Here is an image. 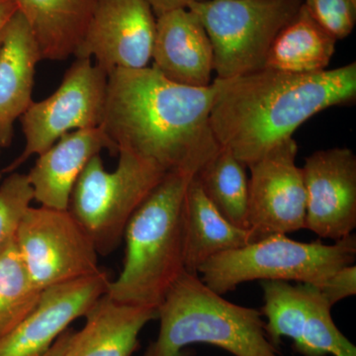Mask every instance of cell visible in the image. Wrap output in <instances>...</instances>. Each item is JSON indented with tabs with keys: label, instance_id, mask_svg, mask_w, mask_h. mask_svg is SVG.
I'll list each match as a JSON object with an SVG mask.
<instances>
[{
	"label": "cell",
	"instance_id": "cell-1",
	"mask_svg": "<svg viewBox=\"0 0 356 356\" xmlns=\"http://www.w3.org/2000/svg\"><path fill=\"white\" fill-rule=\"evenodd\" d=\"M215 86L173 83L154 67L108 74L102 127L119 151L166 173L194 177L219 152L210 115Z\"/></svg>",
	"mask_w": 356,
	"mask_h": 356
},
{
	"label": "cell",
	"instance_id": "cell-2",
	"mask_svg": "<svg viewBox=\"0 0 356 356\" xmlns=\"http://www.w3.org/2000/svg\"><path fill=\"white\" fill-rule=\"evenodd\" d=\"M210 122L220 147L248 166L314 115L356 98V64L297 74L269 69L216 79Z\"/></svg>",
	"mask_w": 356,
	"mask_h": 356
},
{
	"label": "cell",
	"instance_id": "cell-3",
	"mask_svg": "<svg viewBox=\"0 0 356 356\" xmlns=\"http://www.w3.org/2000/svg\"><path fill=\"white\" fill-rule=\"evenodd\" d=\"M192 177L166 173L134 213L124 233L123 268L107 288L112 299L158 309L185 271L182 208Z\"/></svg>",
	"mask_w": 356,
	"mask_h": 356
},
{
	"label": "cell",
	"instance_id": "cell-4",
	"mask_svg": "<svg viewBox=\"0 0 356 356\" xmlns=\"http://www.w3.org/2000/svg\"><path fill=\"white\" fill-rule=\"evenodd\" d=\"M158 337L144 356H188L185 348L206 343L234 356H282L267 339L261 312L232 303L198 273L184 271L158 307Z\"/></svg>",
	"mask_w": 356,
	"mask_h": 356
},
{
	"label": "cell",
	"instance_id": "cell-5",
	"mask_svg": "<svg viewBox=\"0 0 356 356\" xmlns=\"http://www.w3.org/2000/svg\"><path fill=\"white\" fill-rule=\"evenodd\" d=\"M355 257L353 234L332 245L273 235L216 255L200 267L198 274L220 295L254 280L296 281L321 287L341 267L355 264Z\"/></svg>",
	"mask_w": 356,
	"mask_h": 356
},
{
	"label": "cell",
	"instance_id": "cell-6",
	"mask_svg": "<svg viewBox=\"0 0 356 356\" xmlns=\"http://www.w3.org/2000/svg\"><path fill=\"white\" fill-rule=\"evenodd\" d=\"M118 165L108 172L100 154L89 161L74 185L69 210L88 232L99 255L120 245L134 213L166 172L152 161L118 152Z\"/></svg>",
	"mask_w": 356,
	"mask_h": 356
},
{
	"label": "cell",
	"instance_id": "cell-7",
	"mask_svg": "<svg viewBox=\"0 0 356 356\" xmlns=\"http://www.w3.org/2000/svg\"><path fill=\"white\" fill-rule=\"evenodd\" d=\"M302 0H202L188 9L202 23L214 51L217 79L264 69L278 33L294 18Z\"/></svg>",
	"mask_w": 356,
	"mask_h": 356
},
{
	"label": "cell",
	"instance_id": "cell-8",
	"mask_svg": "<svg viewBox=\"0 0 356 356\" xmlns=\"http://www.w3.org/2000/svg\"><path fill=\"white\" fill-rule=\"evenodd\" d=\"M14 238L30 280L41 291L102 270L95 243L69 209L30 206Z\"/></svg>",
	"mask_w": 356,
	"mask_h": 356
},
{
	"label": "cell",
	"instance_id": "cell-9",
	"mask_svg": "<svg viewBox=\"0 0 356 356\" xmlns=\"http://www.w3.org/2000/svg\"><path fill=\"white\" fill-rule=\"evenodd\" d=\"M108 76L90 58H76L53 95L33 102L21 116L25 146L2 173L16 172L65 134L102 125Z\"/></svg>",
	"mask_w": 356,
	"mask_h": 356
},
{
	"label": "cell",
	"instance_id": "cell-10",
	"mask_svg": "<svg viewBox=\"0 0 356 356\" xmlns=\"http://www.w3.org/2000/svg\"><path fill=\"white\" fill-rule=\"evenodd\" d=\"M293 138L248 166V229L254 243L305 229L306 189Z\"/></svg>",
	"mask_w": 356,
	"mask_h": 356
},
{
	"label": "cell",
	"instance_id": "cell-11",
	"mask_svg": "<svg viewBox=\"0 0 356 356\" xmlns=\"http://www.w3.org/2000/svg\"><path fill=\"white\" fill-rule=\"evenodd\" d=\"M156 17L147 0H98L74 57L90 58L108 76L147 67Z\"/></svg>",
	"mask_w": 356,
	"mask_h": 356
},
{
	"label": "cell",
	"instance_id": "cell-12",
	"mask_svg": "<svg viewBox=\"0 0 356 356\" xmlns=\"http://www.w3.org/2000/svg\"><path fill=\"white\" fill-rule=\"evenodd\" d=\"M306 189L305 229L341 240L356 227V156L348 147L315 152L302 168Z\"/></svg>",
	"mask_w": 356,
	"mask_h": 356
},
{
	"label": "cell",
	"instance_id": "cell-13",
	"mask_svg": "<svg viewBox=\"0 0 356 356\" xmlns=\"http://www.w3.org/2000/svg\"><path fill=\"white\" fill-rule=\"evenodd\" d=\"M106 271L43 290L34 310L0 339V356H42L74 321L86 317L106 294Z\"/></svg>",
	"mask_w": 356,
	"mask_h": 356
},
{
	"label": "cell",
	"instance_id": "cell-14",
	"mask_svg": "<svg viewBox=\"0 0 356 356\" xmlns=\"http://www.w3.org/2000/svg\"><path fill=\"white\" fill-rule=\"evenodd\" d=\"M154 69L173 83L205 88L214 72V51L197 16L188 8L156 17Z\"/></svg>",
	"mask_w": 356,
	"mask_h": 356
},
{
	"label": "cell",
	"instance_id": "cell-15",
	"mask_svg": "<svg viewBox=\"0 0 356 356\" xmlns=\"http://www.w3.org/2000/svg\"><path fill=\"white\" fill-rule=\"evenodd\" d=\"M103 149L118 154L102 126L65 134L37 156L36 163L27 173L34 200L44 207L69 209L77 179L89 161Z\"/></svg>",
	"mask_w": 356,
	"mask_h": 356
},
{
	"label": "cell",
	"instance_id": "cell-16",
	"mask_svg": "<svg viewBox=\"0 0 356 356\" xmlns=\"http://www.w3.org/2000/svg\"><path fill=\"white\" fill-rule=\"evenodd\" d=\"M42 58L24 16L16 11L0 41V144L13 142L14 124L33 103L35 74Z\"/></svg>",
	"mask_w": 356,
	"mask_h": 356
},
{
	"label": "cell",
	"instance_id": "cell-17",
	"mask_svg": "<svg viewBox=\"0 0 356 356\" xmlns=\"http://www.w3.org/2000/svg\"><path fill=\"white\" fill-rule=\"evenodd\" d=\"M86 325L74 332L65 356H132L139 336L158 309L121 303L104 294L86 314Z\"/></svg>",
	"mask_w": 356,
	"mask_h": 356
},
{
	"label": "cell",
	"instance_id": "cell-18",
	"mask_svg": "<svg viewBox=\"0 0 356 356\" xmlns=\"http://www.w3.org/2000/svg\"><path fill=\"white\" fill-rule=\"evenodd\" d=\"M185 271L198 273L205 262L254 243L252 233L228 221L206 197L195 175L185 192L184 208Z\"/></svg>",
	"mask_w": 356,
	"mask_h": 356
},
{
	"label": "cell",
	"instance_id": "cell-19",
	"mask_svg": "<svg viewBox=\"0 0 356 356\" xmlns=\"http://www.w3.org/2000/svg\"><path fill=\"white\" fill-rule=\"evenodd\" d=\"M43 60H65L81 44L98 0H14Z\"/></svg>",
	"mask_w": 356,
	"mask_h": 356
},
{
	"label": "cell",
	"instance_id": "cell-20",
	"mask_svg": "<svg viewBox=\"0 0 356 356\" xmlns=\"http://www.w3.org/2000/svg\"><path fill=\"white\" fill-rule=\"evenodd\" d=\"M337 40L311 17L303 3L294 18L273 40L264 69L289 74H315L327 70Z\"/></svg>",
	"mask_w": 356,
	"mask_h": 356
},
{
	"label": "cell",
	"instance_id": "cell-21",
	"mask_svg": "<svg viewBox=\"0 0 356 356\" xmlns=\"http://www.w3.org/2000/svg\"><path fill=\"white\" fill-rule=\"evenodd\" d=\"M247 168L229 149L220 147L195 175L215 208L232 224L245 229H248Z\"/></svg>",
	"mask_w": 356,
	"mask_h": 356
},
{
	"label": "cell",
	"instance_id": "cell-22",
	"mask_svg": "<svg viewBox=\"0 0 356 356\" xmlns=\"http://www.w3.org/2000/svg\"><path fill=\"white\" fill-rule=\"evenodd\" d=\"M41 293L30 280L11 236L0 247V339L34 310Z\"/></svg>",
	"mask_w": 356,
	"mask_h": 356
},
{
	"label": "cell",
	"instance_id": "cell-23",
	"mask_svg": "<svg viewBox=\"0 0 356 356\" xmlns=\"http://www.w3.org/2000/svg\"><path fill=\"white\" fill-rule=\"evenodd\" d=\"M34 201L27 175L11 172L0 182V247L14 236L18 222Z\"/></svg>",
	"mask_w": 356,
	"mask_h": 356
},
{
	"label": "cell",
	"instance_id": "cell-24",
	"mask_svg": "<svg viewBox=\"0 0 356 356\" xmlns=\"http://www.w3.org/2000/svg\"><path fill=\"white\" fill-rule=\"evenodd\" d=\"M312 18L334 39L350 36L356 23V4L351 0H305Z\"/></svg>",
	"mask_w": 356,
	"mask_h": 356
},
{
	"label": "cell",
	"instance_id": "cell-25",
	"mask_svg": "<svg viewBox=\"0 0 356 356\" xmlns=\"http://www.w3.org/2000/svg\"><path fill=\"white\" fill-rule=\"evenodd\" d=\"M321 293L330 304L334 307L339 302L356 294V266L350 264L341 267L330 276L322 286L318 287Z\"/></svg>",
	"mask_w": 356,
	"mask_h": 356
},
{
	"label": "cell",
	"instance_id": "cell-26",
	"mask_svg": "<svg viewBox=\"0 0 356 356\" xmlns=\"http://www.w3.org/2000/svg\"><path fill=\"white\" fill-rule=\"evenodd\" d=\"M202 0H147V3L153 9L156 17L177 9H186L194 2Z\"/></svg>",
	"mask_w": 356,
	"mask_h": 356
},
{
	"label": "cell",
	"instance_id": "cell-27",
	"mask_svg": "<svg viewBox=\"0 0 356 356\" xmlns=\"http://www.w3.org/2000/svg\"><path fill=\"white\" fill-rule=\"evenodd\" d=\"M74 332H76L74 330L69 327L67 331L63 332V334L58 337L57 341L51 346L50 350L47 351V353L42 356H65L67 348H69Z\"/></svg>",
	"mask_w": 356,
	"mask_h": 356
},
{
	"label": "cell",
	"instance_id": "cell-28",
	"mask_svg": "<svg viewBox=\"0 0 356 356\" xmlns=\"http://www.w3.org/2000/svg\"><path fill=\"white\" fill-rule=\"evenodd\" d=\"M17 11L14 0H0V41L9 21Z\"/></svg>",
	"mask_w": 356,
	"mask_h": 356
},
{
	"label": "cell",
	"instance_id": "cell-29",
	"mask_svg": "<svg viewBox=\"0 0 356 356\" xmlns=\"http://www.w3.org/2000/svg\"><path fill=\"white\" fill-rule=\"evenodd\" d=\"M2 179H3V173L0 172V182H1Z\"/></svg>",
	"mask_w": 356,
	"mask_h": 356
},
{
	"label": "cell",
	"instance_id": "cell-30",
	"mask_svg": "<svg viewBox=\"0 0 356 356\" xmlns=\"http://www.w3.org/2000/svg\"><path fill=\"white\" fill-rule=\"evenodd\" d=\"M2 149H3V147H2L1 144H0V154H1Z\"/></svg>",
	"mask_w": 356,
	"mask_h": 356
},
{
	"label": "cell",
	"instance_id": "cell-31",
	"mask_svg": "<svg viewBox=\"0 0 356 356\" xmlns=\"http://www.w3.org/2000/svg\"><path fill=\"white\" fill-rule=\"evenodd\" d=\"M351 1H353V3L356 4V0H351Z\"/></svg>",
	"mask_w": 356,
	"mask_h": 356
}]
</instances>
